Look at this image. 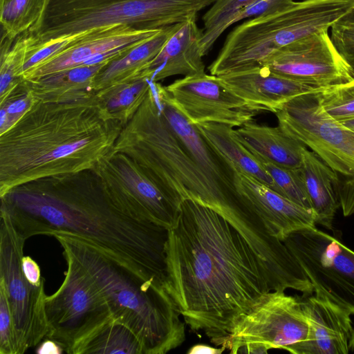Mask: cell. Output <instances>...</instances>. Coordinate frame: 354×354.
Instances as JSON below:
<instances>
[{
	"instance_id": "obj_1",
	"label": "cell",
	"mask_w": 354,
	"mask_h": 354,
	"mask_svg": "<svg viewBox=\"0 0 354 354\" xmlns=\"http://www.w3.org/2000/svg\"><path fill=\"white\" fill-rule=\"evenodd\" d=\"M165 288L182 319L222 346L238 320L272 290L247 240L216 209L183 201L168 230Z\"/></svg>"
},
{
	"instance_id": "obj_2",
	"label": "cell",
	"mask_w": 354,
	"mask_h": 354,
	"mask_svg": "<svg viewBox=\"0 0 354 354\" xmlns=\"http://www.w3.org/2000/svg\"><path fill=\"white\" fill-rule=\"evenodd\" d=\"M1 211L25 240L75 236L165 287L168 229L140 216L112 189L18 185L1 196Z\"/></svg>"
},
{
	"instance_id": "obj_3",
	"label": "cell",
	"mask_w": 354,
	"mask_h": 354,
	"mask_svg": "<svg viewBox=\"0 0 354 354\" xmlns=\"http://www.w3.org/2000/svg\"><path fill=\"white\" fill-rule=\"evenodd\" d=\"M64 252L89 274L106 299L113 319L139 338L144 354H165L185 340V323L162 285L146 280L95 246L68 234L54 236Z\"/></svg>"
},
{
	"instance_id": "obj_4",
	"label": "cell",
	"mask_w": 354,
	"mask_h": 354,
	"mask_svg": "<svg viewBox=\"0 0 354 354\" xmlns=\"http://www.w3.org/2000/svg\"><path fill=\"white\" fill-rule=\"evenodd\" d=\"M131 129L137 165L180 207L191 199L218 211L240 196L236 187L217 180L191 156L164 119L150 90Z\"/></svg>"
},
{
	"instance_id": "obj_5",
	"label": "cell",
	"mask_w": 354,
	"mask_h": 354,
	"mask_svg": "<svg viewBox=\"0 0 354 354\" xmlns=\"http://www.w3.org/2000/svg\"><path fill=\"white\" fill-rule=\"evenodd\" d=\"M215 0H46L39 21L27 33L30 46L123 26L137 30H161L188 20Z\"/></svg>"
},
{
	"instance_id": "obj_6",
	"label": "cell",
	"mask_w": 354,
	"mask_h": 354,
	"mask_svg": "<svg viewBox=\"0 0 354 354\" xmlns=\"http://www.w3.org/2000/svg\"><path fill=\"white\" fill-rule=\"evenodd\" d=\"M67 270L59 288L46 296V337L72 354L74 348L113 318L108 303L85 269L64 252Z\"/></svg>"
},
{
	"instance_id": "obj_7",
	"label": "cell",
	"mask_w": 354,
	"mask_h": 354,
	"mask_svg": "<svg viewBox=\"0 0 354 354\" xmlns=\"http://www.w3.org/2000/svg\"><path fill=\"white\" fill-rule=\"evenodd\" d=\"M308 333L300 299L277 289L261 296L238 320L221 347L234 354L268 353L270 349L295 354Z\"/></svg>"
},
{
	"instance_id": "obj_8",
	"label": "cell",
	"mask_w": 354,
	"mask_h": 354,
	"mask_svg": "<svg viewBox=\"0 0 354 354\" xmlns=\"http://www.w3.org/2000/svg\"><path fill=\"white\" fill-rule=\"evenodd\" d=\"M283 242L313 286L326 298L354 315V251L339 232L333 235L315 226L288 235Z\"/></svg>"
},
{
	"instance_id": "obj_9",
	"label": "cell",
	"mask_w": 354,
	"mask_h": 354,
	"mask_svg": "<svg viewBox=\"0 0 354 354\" xmlns=\"http://www.w3.org/2000/svg\"><path fill=\"white\" fill-rule=\"evenodd\" d=\"M25 241L8 216L1 211L0 288L6 295L13 317L18 354L37 345L48 332L44 283L35 286L23 273Z\"/></svg>"
},
{
	"instance_id": "obj_10",
	"label": "cell",
	"mask_w": 354,
	"mask_h": 354,
	"mask_svg": "<svg viewBox=\"0 0 354 354\" xmlns=\"http://www.w3.org/2000/svg\"><path fill=\"white\" fill-rule=\"evenodd\" d=\"M321 91L287 102L274 113L278 126L286 135L310 147L335 171L354 177V132L324 109L319 97Z\"/></svg>"
},
{
	"instance_id": "obj_11",
	"label": "cell",
	"mask_w": 354,
	"mask_h": 354,
	"mask_svg": "<svg viewBox=\"0 0 354 354\" xmlns=\"http://www.w3.org/2000/svg\"><path fill=\"white\" fill-rule=\"evenodd\" d=\"M261 66L275 74L317 88L344 84L354 78V68L337 50L328 30L282 47Z\"/></svg>"
},
{
	"instance_id": "obj_12",
	"label": "cell",
	"mask_w": 354,
	"mask_h": 354,
	"mask_svg": "<svg viewBox=\"0 0 354 354\" xmlns=\"http://www.w3.org/2000/svg\"><path fill=\"white\" fill-rule=\"evenodd\" d=\"M165 88L171 102L194 125L215 122L239 127L259 113L230 91L218 76L205 72L184 76Z\"/></svg>"
},
{
	"instance_id": "obj_13",
	"label": "cell",
	"mask_w": 354,
	"mask_h": 354,
	"mask_svg": "<svg viewBox=\"0 0 354 354\" xmlns=\"http://www.w3.org/2000/svg\"><path fill=\"white\" fill-rule=\"evenodd\" d=\"M234 185L270 233L279 240L283 241L295 232L315 226L313 210L283 196L255 178L234 169Z\"/></svg>"
},
{
	"instance_id": "obj_14",
	"label": "cell",
	"mask_w": 354,
	"mask_h": 354,
	"mask_svg": "<svg viewBox=\"0 0 354 354\" xmlns=\"http://www.w3.org/2000/svg\"><path fill=\"white\" fill-rule=\"evenodd\" d=\"M159 30H137L123 26L93 29L79 35L77 39L64 50L26 72L21 78L29 80L82 66L97 55L137 45Z\"/></svg>"
},
{
	"instance_id": "obj_15",
	"label": "cell",
	"mask_w": 354,
	"mask_h": 354,
	"mask_svg": "<svg viewBox=\"0 0 354 354\" xmlns=\"http://www.w3.org/2000/svg\"><path fill=\"white\" fill-rule=\"evenodd\" d=\"M300 301L308 333L295 354H347L351 348L354 333L351 314L333 301L316 295L303 296Z\"/></svg>"
},
{
	"instance_id": "obj_16",
	"label": "cell",
	"mask_w": 354,
	"mask_h": 354,
	"mask_svg": "<svg viewBox=\"0 0 354 354\" xmlns=\"http://www.w3.org/2000/svg\"><path fill=\"white\" fill-rule=\"evenodd\" d=\"M218 77L230 91L259 112L275 113L290 100L322 89L279 75L263 66Z\"/></svg>"
},
{
	"instance_id": "obj_17",
	"label": "cell",
	"mask_w": 354,
	"mask_h": 354,
	"mask_svg": "<svg viewBox=\"0 0 354 354\" xmlns=\"http://www.w3.org/2000/svg\"><path fill=\"white\" fill-rule=\"evenodd\" d=\"M203 30L196 20L178 25L156 57L142 71L141 75L152 82L174 75H189L205 72L201 48Z\"/></svg>"
},
{
	"instance_id": "obj_18",
	"label": "cell",
	"mask_w": 354,
	"mask_h": 354,
	"mask_svg": "<svg viewBox=\"0 0 354 354\" xmlns=\"http://www.w3.org/2000/svg\"><path fill=\"white\" fill-rule=\"evenodd\" d=\"M310 198L316 223L333 230V223L340 207L339 192L340 182L337 172L306 146L302 149L300 167Z\"/></svg>"
},
{
	"instance_id": "obj_19",
	"label": "cell",
	"mask_w": 354,
	"mask_h": 354,
	"mask_svg": "<svg viewBox=\"0 0 354 354\" xmlns=\"http://www.w3.org/2000/svg\"><path fill=\"white\" fill-rule=\"evenodd\" d=\"M237 140L254 156L278 166L297 169L301 165V142L286 135L278 127L250 121L234 129Z\"/></svg>"
},
{
	"instance_id": "obj_20",
	"label": "cell",
	"mask_w": 354,
	"mask_h": 354,
	"mask_svg": "<svg viewBox=\"0 0 354 354\" xmlns=\"http://www.w3.org/2000/svg\"><path fill=\"white\" fill-rule=\"evenodd\" d=\"M178 25L160 30L146 40L122 50L99 71L93 80L94 85L121 83L140 76L142 71L159 53Z\"/></svg>"
},
{
	"instance_id": "obj_21",
	"label": "cell",
	"mask_w": 354,
	"mask_h": 354,
	"mask_svg": "<svg viewBox=\"0 0 354 354\" xmlns=\"http://www.w3.org/2000/svg\"><path fill=\"white\" fill-rule=\"evenodd\" d=\"M203 138L221 154L235 170L259 180L277 192L271 176L256 157L235 137L234 127L227 124L205 122L195 124Z\"/></svg>"
},
{
	"instance_id": "obj_22",
	"label": "cell",
	"mask_w": 354,
	"mask_h": 354,
	"mask_svg": "<svg viewBox=\"0 0 354 354\" xmlns=\"http://www.w3.org/2000/svg\"><path fill=\"white\" fill-rule=\"evenodd\" d=\"M144 354L136 334L127 325L112 318L77 346L72 354Z\"/></svg>"
},
{
	"instance_id": "obj_23",
	"label": "cell",
	"mask_w": 354,
	"mask_h": 354,
	"mask_svg": "<svg viewBox=\"0 0 354 354\" xmlns=\"http://www.w3.org/2000/svg\"><path fill=\"white\" fill-rule=\"evenodd\" d=\"M46 0H0L2 38L13 41L40 19Z\"/></svg>"
},
{
	"instance_id": "obj_24",
	"label": "cell",
	"mask_w": 354,
	"mask_h": 354,
	"mask_svg": "<svg viewBox=\"0 0 354 354\" xmlns=\"http://www.w3.org/2000/svg\"><path fill=\"white\" fill-rule=\"evenodd\" d=\"M257 0H215L203 17L204 29L201 48L205 56L228 28L233 16Z\"/></svg>"
},
{
	"instance_id": "obj_25",
	"label": "cell",
	"mask_w": 354,
	"mask_h": 354,
	"mask_svg": "<svg viewBox=\"0 0 354 354\" xmlns=\"http://www.w3.org/2000/svg\"><path fill=\"white\" fill-rule=\"evenodd\" d=\"M261 167L271 176L277 192L289 200L313 210L300 167L286 168L256 156Z\"/></svg>"
},
{
	"instance_id": "obj_26",
	"label": "cell",
	"mask_w": 354,
	"mask_h": 354,
	"mask_svg": "<svg viewBox=\"0 0 354 354\" xmlns=\"http://www.w3.org/2000/svg\"><path fill=\"white\" fill-rule=\"evenodd\" d=\"M319 97L324 109L337 120L354 118V78L322 88Z\"/></svg>"
},
{
	"instance_id": "obj_27",
	"label": "cell",
	"mask_w": 354,
	"mask_h": 354,
	"mask_svg": "<svg viewBox=\"0 0 354 354\" xmlns=\"http://www.w3.org/2000/svg\"><path fill=\"white\" fill-rule=\"evenodd\" d=\"M82 65L37 78L39 85L50 86H82L93 83L95 77L107 63Z\"/></svg>"
},
{
	"instance_id": "obj_28",
	"label": "cell",
	"mask_w": 354,
	"mask_h": 354,
	"mask_svg": "<svg viewBox=\"0 0 354 354\" xmlns=\"http://www.w3.org/2000/svg\"><path fill=\"white\" fill-rule=\"evenodd\" d=\"M0 353L18 354L14 319L4 290L0 288Z\"/></svg>"
},
{
	"instance_id": "obj_29",
	"label": "cell",
	"mask_w": 354,
	"mask_h": 354,
	"mask_svg": "<svg viewBox=\"0 0 354 354\" xmlns=\"http://www.w3.org/2000/svg\"><path fill=\"white\" fill-rule=\"evenodd\" d=\"M331 39L339 53L354 68V13L331 27Z\"/></svg>"
},
{
	"instance_id": "obj_30",
	"label": "cell",
	"mask_w": 354,
	"mask_h": 354,
	"mask_svg": "<svg viewBox=\"0 0 354 354\" xmlns=\"http://www.w3.org/2000/svg\"><path fill=\"white\" fill-rule=\"evenodd\" d=\"M293 2V0H257L233 16L228 27L244 19H253L281 10Z\"/></svg>"
},
{
	"instance_id": "obj_31",
	"label": "cell",
	"mask_w": 354,
	"mask_h": 354,
	"mask_svg": "<svg viewBox=\"0 0 354 354\" xmlns=\"http://www.w3.org/2000/svg\"><path fill=\"white\" fill-rule=\"evenodd\" d=\"M339 200L344 216L354 214V177L340 183Z\"/></svg>"
},
{
	"instance_id": "obj_32",
	"label": "cell",
	"mask_w": 354,
	"mask_h": 354,
	"mask_svg": "<svg viewBox=\"0 0 354 354\" xmlns=\"http://www.w3.org/2000/svg\"><path fill=\"white\" fill-rule=\"evenodd\" d=\"M23 273L28 281L35 286H40L44 283L41 278L39 265L30 257L24 256L21 260Z\"/></svg>"
},
{
	"instance_id": "obj_33",
	"label": "cell",
	"mask_w": 354,
	"mask_h": 354,
	"mask_svg": "<svg viewBox=\"0 0 354 354\" xmlns=\"http://www.w3.org/2000/svg\"><path fill=\"white\" fill-rule=\"evenodd\" d=\"M63 351H64L59 344L50 339L41 344L36 350L39 354H59Z\"/></svg>"
},
{
	"instance_id": "obj_34",
	"label": "cell",
	"mask_w": 354,
	"mask_h": 354,
	"mask_svg": "<svg viewBox=\"0 0 354 354\" xmlns=\"http://www.w3.org/2000/svg\"><path fill=\"white\" fill-rule=\"evenodd\" d=\"M225 349L223 347L215 348L203 344H195L187 351L188 354L207 353V354H221Z\"/></svg>"
},
{
	"instance_id": "obj_35",
	"label": "cell",
	"mask_w": 354,
	"mask_h": 354,
	"mask_svg": "<svg viewBox=\"0 0 354 354\" xmlns=\"http://www.w3.org/2000/svg\"><path fill=\"white\" fill-rule=\"evenodd\" d=\"M341 123L354 132V118L339 121Z\"/></svg>"
},
{
	"instance_id": "obj_36",
	"label": "cell",
	"mask_w": 354,
	"mask_h": 354,
	"mask_svg": "<svg viewBox=\"0 0 354 354\" xmlns=\"http://www.w3.org/2000/svg\"><path fill=\"white\" fill-rule=\"evenodd\" d=\"M351 348L354 351V333H353V336L352 341H351Z\"/></svg>"
},
{
	"instance_id": "obj_37",
	"label": "cell",
	"mask_w": 354,
	"mask_h": 354,
	"mask_svg": "<svg viewBox=\"0 0 354 354\" xmlns=\"http://www.w3.org/2000/svg\"><path fill=\"white\" fill-rule=\"evenodd\" d=\"M353 13H354V12H353Z\"/></svg>"
}]
</instances>
